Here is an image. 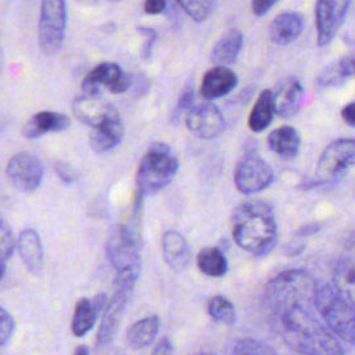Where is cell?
I'll use <instances>...</instances> for the list:
<instances>
[{"mask_svg":"<svg viewBox=\"0 0 355 355\" xmlns=\"http://www.w3.org/2000/svg\"><path fill=\"white\" fill-rule=\"evenodd\" d=\"M165 6H166V0H146L144 11L151 15L161 14L165 10Z\"/></svg>","mask_w":355,"mask_h":355,"instance_id":"36","label":"cell"},{"mask_svg":"<svg viewBox=\"0 0 355 355\" xmlns=\"http://www.w3.org/2000/svg\"><path fill=\"white\" fill-rule=\"evenodd\" d=\"M14 237L10 226L0 214V262H6L14 252Z\"/></svg>","mask_w":355,"mask_h":355,"instance_id":"30","label":"cell"},{"mask_svg":"<svg viewBox=\"0 0 355 355\" xmlns=\"http://www.w3.org/2000/svg\"><path fill=\"white\" fill-rule=\"evenodd\" d=\"M334 62L344 80L354 78L355 76V43L352 44L351 50L347 54H344L341 58L336 60Z\"/></svg>","mask_w":355,"mask_h":355,"instance_id":"31","label":"cell"},{"mask_svg":"<svg viewBox=\"0 0 355 355\" xmlns=\"http://www.w3.org/2000/svg\"><path fill=\"white\" fill-rule=\"evenodd\" d=\"M273 93L279 116L291 118L298 112L304 98V87L295 78H287L280 82Z\"/></svg>","mask_w":355,"mask_h":355,"instance_id":"17","label":"cell"},{"mask_svg":"<svg viewBox=\"0 0 355 355\" xmlns=\"http://www.w3.org/2000/svg\"><path fill=\"white\" fill-rule=\"evenodd\" d=\"M101 86H105L111 93L121 94L130 89L132 78L115 62H101L96 65L83 79V94L100 96Z\"/></svg>","mask_w":355,"mask_h":355,"instance_id":"7","label":"cell"},{"mask_svg":"<svg viewBox=\"0 0 355 355\" xmlns=\"http://www.w3.org/2000/svg\"><path fill=\"white\" fill-rule=\"evenodd\" d=\"M15 323L12 316L3 308H0V347H4L12 337Z\"/></svg>","mask_w":355,"mask_h":355,"instance_id":"32","label":"cell"},{"mask_svg":"<svg viewBox=\"0 0 355 355\" xmlns=\"http://www.w3.org/2000/svg\"><path fill=\"white\" fill-rule=\"evenodd\" d=\"M107 301V295L104 293H98L93 298H82L76 302L71 323L73 336L82 337L93 329L97 316L105 308Z\"/></svg>","mask_w":355,"mask_h":355,"instance_id":"15","label":"cell"},{"mask_svg":"<svg viewBox=\"0 0 355 355\" xmlns=\"http://www.w3.org/2000/svg\"><path fill=\"white\" fill-rule=\"evenodd\" d=\"M268 146L279 157L284 159H293L300 151L301 137L295 128L284 125L269 133Z\"/></svg>","mask_w":355,"mask_h":355,"instance_id":"22","label":"cell"},{"mask_svg":"<svg viewBox=\"0 0 355 355\" xmlns=\"http://www.w3.org/2000/svg\"><path fill=\"white\" fill-rule=\"evenodd\" d=\"M198 269L211 277H222L227 273L229 265L223 252L216 247H205L196 257Z\"/></svg>","mask_w":355,"mask_h":355,"instance_id":"26","label":"cell"},{"mask_svg":"<svg viewBox=\"0 0 355 355\" xmlns=\"http://www.w3.org/2000/svg\"><path fill=\"white\" fill-rule=\"evenodd\" d=\"M6 173L17 190L22 193H32L42 183L43 165L35 154L22 151L8 159Z\"/></svg>","mask_w":355,"mask_h":355,"instance_id":"9","label":"cell"},{"mask_svg":"<svg viewBox=\"0 0 355 355\" xmlns=\"http://www.w3.org/2000/svg\"><path fill=\"white\" fill-rule=\"evenodd\" d=\"M184 12L194 21L201 22L212 15L218 0H176Z\"/></svg>","mask_w":355,"mask_h":355,"instance_id":"28","label":"cell"},{"mask_svg":"<svg viewBox=\"0 0 355 355\" xmlns=\"http://www.w3.org/2000/svg\"><path fill=\"white\" fill-rule=\"evenodd\" d=\"M132 291H133V287L114 284L112 298L107 301V305L103 309L101 323L97 330V336H96L97 349L105 348L114 340L119 326V320L125 312V308L129 302Z\"/></svg>","mask_w":355,"mask_h":355,"instance_id":"10","label":"cell"},{"mask_svg":"<svg viewBox=\"0 0 355 355\" xmlns=\"http://www.w3.org/2000/svg\"><path fill=\"white\" fill-rule=\"evenodd\" d=\"M244 43V36L239 29L226 32L214 46L211 60L215 65H229L236 61Z\"/></svg>","mask_w":355,"mask_h":355,"instance_id":"23","label":"cell"},{"mask_svg":"<svg viewBox=\"0 0 355 355\" xmlns=\"http://www.w3.org/2000/svg\"><path fill=\"white\" fill-rule=\"evenodd\" d=\"M67 28L65 0H40L39 46L43 54L54 55L60 51Z\"/></svg>","mask_w":355,"mask_h":355,"instance_id":"5","label":"cell"},{"mask_svg":"<svg viewBox=\"0 0 355 355\" xmlns=\"http://www.w3.org/2000/svg\"><path fill=\"white\" fill-rule=\"evenodd\" d=\"M237 75L225 65H215L208 69L201 82V94L207 100L220 98L237 86Z\"/></svg>","mask_w":355,"mask_h":355,"instance_id":"16","label":"cell"},{"mask_svg":"<svg viewBox=\"0 0 355 355\" xmlns=\"http://www.w3.org/2000/svg\"><path fill=\"white\" fill-rule=\"evenodd\" d=\"M71 121L67 115L54 111H40L31 116L24 126V135L28 139H36L49 132H62L69 128Z\"/></svg>","mask_w":355,"mask_h":355,"instance_id":"20","label":"cell"},{"mask_svg":"<svg viewBox=\"0 0 355 355\" xmlns=\"http://www.w3.org/2000/svg\"><path fill=\"white\" fill-rule=\"evenodd\" d=\"M19 257L31 273H37L43 265V248L35 229H24L18 237Z\"/></svg>","mask_w":355,"mask_h":355,"instance_id":"21","label":"cell"},{"mask_svg":"<svg viewBox=\"0 0 355 355\" xmlns=\"http://www.w3.org/2000/svg\"><path fill=\"white\" fill-rule=\"evenodd\" d=\"M111 1H118V0H111Z\"/></svg>","mask_w":355,"mask_h":355,"instance_id":"43","label":"cell"},{"mask_svg":"<svg viewBox=\"0 0 355 355\" xmlns=\"http://www.w3.org/2000/svg\"><path fill=\"white\" fill-rule=\"evenodd\" d=\"M315 306L327 329L355 347V298L340 286H318Z\"/></svg>","mask_w":355,"mask_h":355,"instance_id":"3","label":"cell"},{"mask_svg":"<svg viewBox=\"0 0 355 355\" xmlns=\"http://www.w3.org/2000/svg\"><path fill=\"white\" fill-rule=\"evenodd\" d=\"M277 0H252V11L255 15H263L268 12Z\"/></svg>","mask_w":355,"mask_h":355,"instance_id":"37","label":"cell"},{"mask_svg":"<svg viewBox=\"0 0 355 355\" xmlns=\"http://www.w3.org/2000/svg\"><path fill=\"white\" fill-rule=\"evenodd\" d=\"M316 280L304 269H288L275 276L265 287L262 308L269 323L294 352L337 355L344 348L316 318Z\"/></svg>","mask_w":355,"mask_h":355,"instance_id":"1","label":"cell"},{"mask_svg":"<svg viewBox=\"0 0 355 355\" xmlns=\"http://www.w3.org/2000/svg\"><path fill=\"white\" fill-rule=\"evenodd\" d=\"M165 263L175 272L186 270L191 263V248L186 237L178 230H168L161 240Z\"/></svg>","mask_w":355,"mask_h":355,"instance_id":"14","label":"cell"},{"mask_svg":"<svg viewBox=\"0 0 355 355\" xmlns=\"http://www.w3.org/2000/svg\"><path fill=\"white\" fill-rule=\"evenodd\" d=\"M232 236L244 251L263 257L277 244V223L272 207L262 200H248L232 215Z\"/></svg>","mask_w":355,"mask_h":355,"instance_id":"2","label":"cell"},{"mask_svg":"<svg viewBox=\"0 0 355 355\" xmlns=\"http://www.w3.org/2000/svg\"><path fill=\"white\" fill-rule=\"evenodd\" d=\"M275 180L269 164L257 154L244 155L236 166L234 184L243 194H254L265 190Z\"/></svg>","mask_w":355,"mask_h":355,"instance_id":"6","label":"cell"},{"mask_svg":"<svg viewBox=\"0 0 355 355\" xmlns=\"http://www.w3.org/2000/svg\"><path fill=\"white\" fill-rule=\"evenodd\" d=\"M194 103V93L190 87L184 89L172 111V121H178L183 112H187V110L191 107V104Z\"/></svg>","mask_w":355,"mask_h":355,"instance_id":"33","label":"cell"},{"mask_svg":"<svg viewBox=\"0 0 355 355\" xmlns=\"http://www.w3.org/2000/svg\"><path fill=\"white\" fill-rule=\"evenodd\" d=\"M3 72V50H1V42H0V75Z\"/></svg>","mask_w":355,"mask_h":355,"instance_id":"41","label":"cell"},{"mask_svg":"<svg viewBox=\"0 0 355 355\" xmlns=\"http://www.w3.org/2000/svg\"><path fill=\"white\" fill-rule=\"evenodd\" d=\"M123 137V123L119 112L112 111L104 121L92 128L89 141L96 153H107L116 147Z\"/></svg>","mask_w":355,"mask_h":355,"instance_id":"13","label":"cell"},{"mask_svg":"<svg viewBox=\"0 0 355 355\" xmlns=\"http://www.w3.org/2000/svg\"><path fill=\"white\" fill-rule=\"evenodd\" d=\"M304 29V18L294 11H284L279 14L270 24L269 36L276 44H288L294 42Z\"/></svg>","mask_w":355,"mask_h":355,"instance_id":"19","label":"cell"},{"mask_svg":"<svg viewBox=\"0 0 355 355\" xmlns=\"http://www.w3.org/2000/svg\"><path fill=\"white\" fill-rule=\"evenodd\" d=\"M186 126L197 137L214 139L226 128V119L209 100L193 103L186 112Z\"/></svg>","mask_w":355,"mask_h":355,"instance_id":"8","label":"cell"},{"mask_svg":"<svg viewBox=\"0 0 355 355\" xmlns=\"http://www.w3.org/2000/svg\"><path fill=\"white\" fill-rule=\"evenodd\" d=\"M207 309L209 316L222 324H233L236 322V309L233 306V304L222 295H215L212 297L208 304H207Z\"/></svg>","mask_w":355,"mask_h":355,"instance_id":"27","label":"cell"},{"mask_svg":"<svg viewBox=\"0 0 355 355\" xmlns=\"http://www.w3.org/2000/svg\"><path fill=\"white\" fill-rule=\"evenodd\" d=\"M232 352L240 354V355H252V354L263 355V354H275L276 351L262 341H257L252 338H244L234 344V347L232 348Z\"/></svg>","mask_w":355,"mask_h":355,"instance_id":"29","label":"cell"},{"mask_svg":"<svg viewBox=\"0 0 355 355\" xmlns=\"http://www.w3.org/2000/svg\"><path fill=\"white\" fill-rule=\"evenodd\" d=\"M73 114L78 119H80L83 123L89 125L90 128H94L101 121H104L112 111L116 108L105 103L100 96H90V94H82L73 101Z\"/></svg>","mask_w":355,"mask_h":355,"instance_id":"18","label":"cell"},{"mask_svg":"<svg viewBox=\"0 0 355 355\" xmlns=\"http://www.w3.org/2000/svg\"><path fill=\"white\" fill-rule=\"evenodd\" d=\"M137 31H139L141 35L146 36V42H144V44H143V47H141V57H143L144 60H148V58L151 57L153 47H154V44H155V42H157V39H158V35H157V32H155L154 29L147 28V26H139Z\"/></svg>","mask_w":355,"mask_h":355,"instance_id":"34","label":"cell"},{"mask_svg":"<svg viewBox=\"0 0 355 355\" xmlns=\"http://www.w3.org/2000/svg\"><path fill=\"white\" fill-rule=\"evenodd\" d=\"M54 171L55 173L58 175V178L65 183V184H72L76 179H78V175L75 172V169L65 164V162H55L54 165Z\"/></svg>","mask_w":355,"mask_h":355,"instance_id":"35","label":"cell"},{"mask_svg":"<svg viewBox=\"0 0 355 355\" xmlns=\"http://www.w3.org/2000/svg\"><path fill=\"white\" fill-rule=\"evenodd\" d=\"M159 331V318L150 315L133 323L126 333V343L133 349H141L153 344Z\"/></svg>","mask_w":355,"mask_h":355,"instance_id":"24","label":"cell"},{"mask_svg":"<svg viewBox=\"0 0 355 355\" xmlns=\"http://www.w3.org/2000/svg\"><path fill=\"white\" fill-rule=\"evenodd\" d=\"M87 1H89V0H87Z\"/></svg>","mask_w":355,"mask_h":355,"instance_id":"44","label":"cell"},{"mask_svg":"<svg viewBox=\"0 0 355 355\" xmlns=\"http://www.w3.org/2000/svg\"><path fill=\"white\" fill-rule=\"evenodd\" d=\"M178 169L179 161L171 147L165 143H153L137 168V193L144 197L159 191L173 180Z\"/></svg>","mask_w":355,"mask_h":355,"instance_id":"4","label":"cell"},{"mask_svg":"<svg viewBox=\"0 0 355 355\" xmlns=\"http://www.w3.org/2000/svg\"><path fill=\"white\" fill-rule=\"evenodd\" d=\"M355 165V139L344 137L331 141L320 154L318 171L324 178H336Z\"/></svg>","mask_w":355,"mask_h":355,"instance_id":"12","label":"cell"},{"mask_svg":"<svg viewBox=\"0 0 355 355\" xmlns=\"http://www.w3.org/2000/svg\"><path fill=\"white\" fill-rule=\"evenodd\" d=\"M341 116L349 126L355 128V103L347 104L341 111Z\"/></svg>","mask_w":355,"mask_h":355,"instance_id":"39","label":"cell"},{"mask_svg":"<svg viewBox=\"0 0 355 355\" xmlns=\"http://www.w3.org/2000/svg\"><path fill=\"white\" fill-rule=\"evenodd\" d=\"M275 114H276L275 93L270 89H265L263 92H261L257 103L252 107V111L248 116V128L252 132L265 130L273 121Z\"/></svg>","mask_w":355,"mask_h":355,"instance_id":"25","label":"cell"},{"mask_svg":"<svg viewBox=\"0 0 355 355\" xmlns=\"http://www.w3.org/2000/svg\"><path fill=\"white\" fill-rule=\"evenodd\" d=\"M73 354L75 355H86V354H89V348L86 345H79L73 349Z\"/></svg>","mask_w":355,"mask_h":355,"instance_id":"40","label":"cell"},{"mask_svg":"<svg viewBox=\"0 0 355 355\" xmlns=\"http://www.w3.org/2000/svg\"><path fill=\"white\" fill-rule=\"evenodd\" d=\"M4 272H6L4 263H3V262H0V280H1V279H3V276H4Z\"/></svg>","mask_w":355,"mask_h":355,"instance_id":"42","label":"cell"},{"mask_svg":"<svg viewBox=\"0 0 355 355\" xmlns=\"http://www.w3.org/2000/svg\"><path fill=\"white\" fill-rule=\"evenodd\" d=\"M351 0H318L315 19L319 46H327L341 28Z\"/></svg>","mask_w":355,"mask_h":355,"instance_id":"11","label":"cell"},{"mask_svg":"<svg viewBox=\"0 0 355 355\" xmlns=\"http://www.w3.org/2000/svg\"><path fill=\"white\" fill-rule=\"evenodd\" d=\"M175 351L172 341L168 337H162L158 344L153 348V354H172Z\"/></svg>","mask_w":355,"mask_h":355,"instance_id":"38","label":"cell"}]
</instances>
